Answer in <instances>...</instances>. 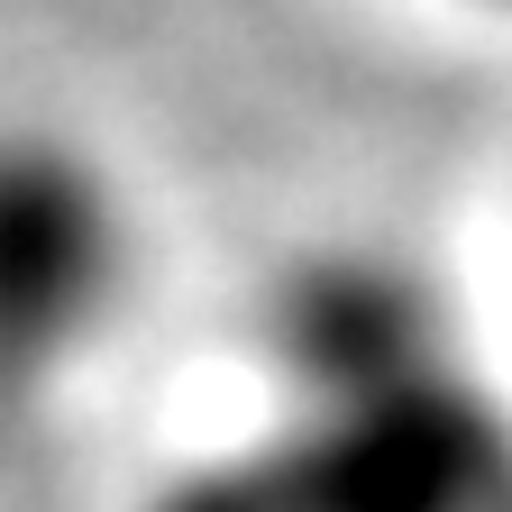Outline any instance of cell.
Returning <instances> with one entry per match:
<instances>
[{"label":"cell","instance_id":"1","mask_svg":"<svg viewBox=\"0 0 512 512\" xmlns=\"http://www.w3.org/2000/svg\"><path fill=\"white\" fill-rule=\"evenodd\" d=\"M138 211L74 128H0V394L74 366L128 293Z\"/></svg>","mask_w":512,"mask_h":512},{"label":"cell","instance_id":"3","mask_svg":"<svg viewBox=\"0 0 512 512\" xmlns=\"http://www.w3.org/2000/svg\"><path fill=\"white\" fill-rule=\"evenodd\" d=\"M485 10H512V0H485Z\"/></svg>","mask_w":512,"mask_h":512},{"label":"cell","instance_id":"2","mask_svg":"<svg viewBox=\"0 0 512 512\" xmlns=\"http://www.w3.org/2000/svg\"><path fill=\"white\" fill-rule=\"evenodd\" d=\"M275 357L302 403H366L448 375V311L403 256H302L275 293Z\"/></svg>","mask_w":512,"mask_h":512}]
</instances>
